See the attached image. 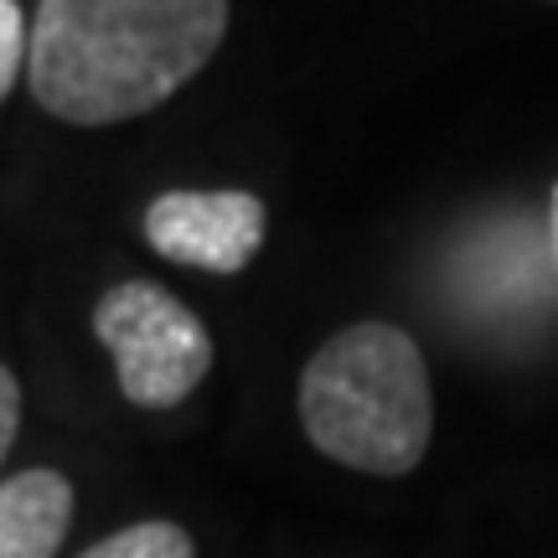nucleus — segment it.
<instances>
[{
  "label": "nucleus",
  "instance_id": "2",
  "mask_svg": "<svg viewBox=\"0 0 558 558\" xmlns=\"http://www.w3.org/2000/svg\"><path fill=\"white\" fill-rule=\"evenodd\" d=\"M300 424L347 471L409 476L435 435V388L418 341L388 320L326 337L300 373Z\"/></svg>",
  "mask_w": 558,
  "mask_h": 558
},
{
  "label": "nucleus",
  "instance_id": "1",
  "mask_svg": "<svg viewBox=\"0 0 558 558\" xmlns=\"http://www.w3.org/2000/svg\"><path fill=\"white\" fill-rule=\"evenodd\" d=\"M228 37V0H37L26 88L62 124H124L181 94Z\"/></svg>",
  "mask_w": 558,
  "mask_h": 558
},
{
  "label": "nucleus",
  "instance_id": "5",
  "mask_svg": "<svg viewBox=\"0 0 558 558\" xmlns=\"http://www.w3.org/2000/svg\"><path fill=\"white\" fill-rule=\"evenodd\" d=\"M73 527V481L32 465L0 481V558H58Z\"/></svg>",
  "mask_w": 558,
  "mask_h": 558
},
{
  "label": "nucleus",
  "instance_id": "7",
  "mask_svg": "<svg viewBox=\"0 0 558 558\" xmlns=\"http://www.w3.org/2000/svg\"><path fill=\"white\" fill-rule=\"evenodd\" d=\"M26 41H32V26L21 16V5L0 0V99L16 88L21 68H26Z\"/></svg>",
  "mask_w": 558,
  "mask_h": 558
},
{
  "label": "nucleus",
  "instance_id": "3",
  "mask_svg": "<svg viewBox=\"0 0 558 558\" xmlns=\"http://www.w3.org/2000/svg\"><path fill=\"white\" fill-rule=\"evenodd\" d=\"M94 337L114 357L120 393L135 409H177L213 373V337L171 290L130 279L94 305Z\"/></svg>",
  "mask_w": 558,
  "mask_h": 558
},
{
  "label": "nucleus",
  "instance_id": "4",
  "mask_svg": "<svg viewBox=\"0 0 558 558\" xmlns=\"http://www.w3.org/2000/svg\"><path fill=\"white\" fill-rule=\"evenodd\" d=\"M264 202L254 192H160L145 207V239L160 259L202 269V275H239L264 248Z\"/></svg>",
  "mask_w": 558,
  "mask_h": 558
},
{
  "label": "nucleus",
  "instance_id": "10",
  "mask_svg": "<svg viewBox=\"0 0 558 558\" xmlns=\"http://www.w3.org/2000/svg\"><path fill=\"white\" fill-rule=\"evenodd\" d=\"M554 5H558V0H554Z\"/></svg>",
  "mask_w": 558,
  "mask_h": 558
},
{
  "label": "nucleus",
  "instance_id": "8",
  "mask_svg": "<svg viewBox=\"0 0 558 558\" xmlns=\"http://www.w3.org/2000/svg\"><path fill=\"white\" fill-rule=\"evenodd\" d=\"M16 429H21V388H16V378H11V367L0 362V460L11 456Z\"/></svg>",
  "mask_w": 558,
  "mask_h": 558
},
{
  "label": "nucleus",
  "instance_id": "6",
  "mask_svg": "<svg viewBox=\"0 0 558 558\" xmlns=\"http://www.w3.org/2000/svg\"><path fill=\"white\" fill-rule=\"evenodd\" d=\"M78 558H197V543L177 522H135V527L109 533Z\"/></svg>",
  "mask_w": 558,
  "mask_h": 558
},
{
  "label": "nucleus",
  "instance_id": "9",
  "mask_svg": "<svg viewBox=\"0 0 558 558\" xmlns=\"http://www.w3.org/2000/svg\"><path fill=\"white\" fill-rule=\"evenodd\" d=\"M548 248H554V269H558V181H554V197H548Z\"/></svg>",
  "mask_w": 558,
  "mask_h": 558
}]
</instances>
